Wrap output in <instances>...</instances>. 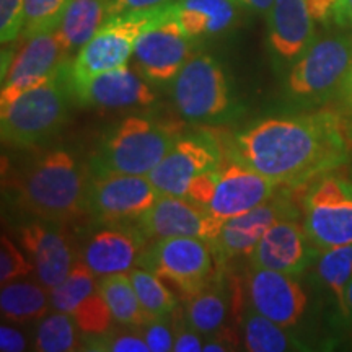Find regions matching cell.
I'll use <instances>...</instances> for the list:
<instances>
[{
  "instance_id": "1",
  "label": "cell",
  "mask_w": 352,
  "mask_h": 352,
  "mask_svg": "<svg viewBox=\"0 0 352 352\" xmlns=\"http://www.w3.org/2000/svg\"><path fill=\"white\" fill-rule=\"evenodd\" d=\"M346 121L336 109H302L270 116L233 134L228 157L280 186H302L347 165Z\"/></svg>"
},
{
  "instance_id": "2",
  "label": "cell",
  "mask_w": 352,
  "mask_h": 352,
  "mask_svg": "<svg viewBox=\"0 0 352 352\" xmlns=\"http://www.w3.org/2000/svg\"><path fill=\"white\" fill-rule=\"evenodd\" d=\"M88 173L64 148L43 153L19 179L16 204L36 219L56 223L74 222L88 215Z\"/></svg>"
},
{
  "instance_id": "3",
  "label": "cell",
  "mask_w": 352,
  "mask_h": 352,
  "mask_svg": "<svg viewBox=\"0 0 352 352\" xmlns=\"http://www.w3.org/2000/svg\"><path fill=\"white\" fill-rule=\"evenodd\" d=\"M179 132L175 126L145 116L124 118L111 127L91 153L90 176H147L171 151Z\"/></svg>"
},
{
  "instance_id": "4",
  "label": "cell",
  "mask_w": 352,
  "mask_h": 352,
  "mask_svg": "<svg viewBox=\"0 0 352 352\" xmlns=\"http://www.w3.org/2000/svg\"><path fill=\"white\" fill-rule=\"evenodd\" d=\"M72 60H67L54 77L32 88L10 107L0 109L2 142L28 148L54 138L69 120L74 100Z\"/></svg>"
},
{
  "instance_id": "5",
  "label": "cell",
  "mask_w": 352,
  "mask_h": 352,
  "mask_svg": "<svg viewBox=\"0 0 352 352\" xmlns=\"http://www.w3.org/2000/svg\"><path fill=\"white\" fill-rule=\"evenodd\" d=\"M352 64V33L331 32L316 36L289 69L284 100L296 109H316L336 100Z\"/></svg>"
},
{
  "instance_id": "6",
  "label": "cell",
  "mask_w": 352,
  "mask_h": 352,
  "mask_svg": "<svg viewBox=\"0 0 352 352\" xmlns=\"http://www.w3.org/2000/svg\"><path fill=\"white\" fill-rule=\"evenodd\" d=\"M170 15L171 3L152 10L124 12L109 16L72 60V87L82 85L100 74L124 67L134 56L139 38Z\"/></svg>"
},
{
  "instance_id": "7",
  "label": "cell",
  "mask_w": 352,
  "mask_h": 352,
  "mask_svg": "<svg viewBox=\"0 0 352 352\" xmlns=\"http://www.w3.org/2000/svg\"><path fill=\"white\" fill-rule=\"evenodd\" d=\"M173 101L184 120L215 124L232 120L236 108L222 64L209 54H196L173 80Z\"/></svg>"
},
{
  "instance_id": "8",
  "label": "cell",
  "mask_w": 352,
  "mask_h": 352,
  "mask_svg": "<svg viewBox=\"0 0 352 352\" xmlns=\"http://www.w3.org/2000/svg\"><path fill=\"white\" fill-rule=\"evenodd\" d=\"M302 223L320 252L352 245V178L329 171L311 179L302 197Z\"/></svg>"
},
{
  "instance_id": "9",
  "label": "cell",
  "mask_w": 352,
  "mask_h": 352,
  "mask_svg": "<svg viewBox=\"0 0 352 352\" xmlns=\"http://www.w3.org/2000/svg\"><path fill=\"white\" fill-rule=\"evenodd\" d=\"M138 266L173 284L188 298L209 283L217 264L209 241L171 236L148 241Z\"/></svg>"
},
{
  "instance_id": "10",
  "label": "cell",
  "mask_w": 352,
  "mask_h": 352,
  "mask_svg": "<svg viewBox=\"0 0 352 352\" xmlns=\"http://www.w3.org/2000/svg\"><path fill=\"white\" fill-rule=\"evenodd\" d=\"M160 196L147 176H91L87 209L98 223H134L155 204Z\"/></svg>"
},
{
  "instance_id": "11",
  "label": "cell",
  "mask_w": 352,
  "mask_h": 352,
  "mask_svg": "<svg viewBox=\"0 0 352 352\" xmlns=\"http://www.w3.org/2000/svg\"><path fill=\"white\" fill-rule=\"evenodd\" d=\"M298 217H300L298 208L285 196V192H280V195L276 192L270 201L252 209L250 212L226 220L217 236L209 241L215 264L217 267H223L232 259L250 256L264 233L276 222Z\"/></svg>"
},
{
  "instance_id": "12",
  "label": "cell",
  "mask_w": 352,
  "mask_h": 352,
  "mask_svg": "<svg viewBox=\"0 0 352 352\" xmlns=\"http://www.w3.org/2000/svg\"><path fill=\"white\" fill-rule=\"evenodd\" d=\"M223 165V151L214 135H188L176 140L147 178L160 195L186 197L196 176Z\"/></svg>"
},
{
  "instance_id": "13",
  "label": "cell",
  "mask_w": 352,
  "mask_h": 352,
  "mask_svg": "<svg viewBox=\"0 0 352 352\" xmlns=\"http://www.w3.org/2000/svg\"><path fill=\"white\" fill-rule=\"evenodd\" d=\"M70 60L56 33H41L26 38V43L12 57L2 76L0 109H6L32 88L47 82Z\"/></svg>"
},
{
  "instance_id": "14",
  "label": "cell",
  "mask_w": 352,
  "mask_h": 352,
  "mask_svg": "<svg viewBox=\"0 0 352 352\" xmlns=\"http://www.w3.org/2000/svg\"><path fill=\"white\" fill-rule=\"evenodd\" d=\"M196 39L182 28L173 16L152 26L139 38L134 50L135 67L147 82L175 80L195 56Z\"/></svg>"
},
{
  "instance_id": "15",
  "label": "cell",
  "mask_w": 352,
  "mask_h": 352,
  "mask_svg": "<svg viewBox=\"0 0 352 352\" xmlns=\"http://www.w3.org/2000/svg\"><path fill=\"white\" fill-rule=\"evenodd\" d=\"M297 277L252 267L246 279L250 308L290 331L297 329L310 308V296Z\"/></svg>"
},
{
  "instance_id": "16",
  "label": "cell",
  "mask_w": 352,
  "mask_h": 352,
  "mask_svg": "<svg viewBox=\"0 0 352 352\" xmlns=\"http://www.w3.org/2000/svg\"><path fill=\"white\" fill-rule=\"evenodd\" d=\"M134 223L148 241L171 236L210 241L217 236L223 222L188 197L160 195L155 204Z\"/></svg>"
},
{
  "instance_id": "17",
  "label": "cell",
  "mask_w": 352,
  "mask_h": 352,
  "mask_svg": "<svg viewBox=\"0 0 352 352\" xmlns=\"http://www.w3.org/2000/svg\"><path fill=\"white\" fill-rule=\"evenodd\" d=\"M51 302L57 311L70 315L87 336H98L113 329L114 318L98 287V277L80 261L60 284L51 289Z\"/></svg>"
},
{
  "instance_id": "18",
  "label": "cell",
  "mask_w": 352,
  "mask_h": 352,
  "mask_svg": "<svg viewBox=\"0 0 352 352\" xmlns=\"http://www.w3.org/2000/svg\"><path fill=\"white\" fill-rule=\"evenodd\" d=\"M19 239L38 280L50 290L63 283L78 261L70 236L56 222L32 220L20 227Z\"/></svg>"
},
{
  "instance_id": "19",
  "label": "cell",
  "mask_w": 352,
  "mask_h": 352,
  "mask_svg": "<svg viewBox=\"0 0 352 352\" xmlns=\"http://www.w3.org/2000/svg\"><path fill=\"white\" fill-rule=\"evenodd\" d=\"M320 250L308 239L298 219L279 220L263 235L250 254V264L258 270H271L300 276L315 264Z\"/></svg>"
},
{
  "instance_id": "20",
  "label": "cell",
  "mask_w": 352,
  "mask_h": 352,
  "mask_svg": "<svg viewBox=\"0 0 352 352\" xmlns=\"http://www.w3.org/2000/svg\"><path fill=\"white\" fill-rule=\"evenodd\" d=\"M279 186V183L253 170L252 166L232 160L230 164L220 166L208 210L214 217L226 222L270 201Z\"/></svg>"
},
{
  "instance_id": "21",
  "label": "cell",
  "mask_w": 352,
  "mask_h": 352,
  "mask_svg": "<svg viewBox=\"0 0 352 352\" xmlns=\"http://www.w3.org/2000/svg\"><path fill=\"white\" fill-rule=\"evenodd\" d=\"M147 243L135 223H104L85 241L78 259L100 279L138 267Z\"/></svg>"
},
{
  "instance_id": "22",
  "label": "cell",
  "mask_w": 352,
  "mask_h": 352,
  "mask_svg": "<svg viewBox=\"0 0 352 352\" xmlns=\"http://www.w3.org/2000/svg\"><path fill=\"white\" fill-rule=\"evenodd\" d=\"M314 16L303 0H274L267 12V46L279 69H290L316 39Z\"/></svg>"
},
{
  "instance_id": "23",
  "label": "cell",
  "mask_w": 352,
  "mask_h": 352,
  "mask_svg": "<svg viewBox=\"0 0 352 352\" xmlns=\"http://www.w3.org/2000/svg\"><path fill=\"white\" fill-rule=\"evenodd\" d=\"M74 100L82 107L122 109L151 107L157 95L140 74L124 65L74 87Z\"/></svg>"
},
{
  "instance_id": "24",
  "label": "cell",
  "mask_w": 352,
  "mask_h": 352,
  "mask_svg": "<svg viewBox=\"0 0 352 352\" xmlns=\"http://www.w3.org/2000/svg\"><path fill=\"white\" fill-rule=\"evenodd\" d=\"M236 7L233 0H175L171 16L197 39L230 30L236 20Z\"/></svg>"
},
{
  "instance_id": "25",
  "label": "cell",
  "mask_w": 352,
  "mask_h": 352,
  "mask_svg": "<svg viewBox=\"0 0 352 352\" xmlns=\"http://www.w3.org/2000/svg\"><path fill=\"white\" fill-rule=\"evenodd\" d=\"M228 292V280L220 272H215L204 287L186 298L184 316L202 336H210L228 327L227 320L232 308Z\"/></svg>"
},
{
  "instance_id": "26",
  "label": "cell",
  "mask_w": 352,
  "mask_h": 352,
  "mask_svg": "<svg viewBox=\"0 0 352 352\" xmlns=\"http://www.w3.org/2000/svg\"><path fill=\"white\" fill-rule=\"evenodd\" d=\"M108 19L109 2L107 0H72L54 33L64 51L72 56V52L80 51L95 36Z\"/></svg>"
},
{
  "instance_id": "27",
  "label": "cell",
  "mask_w": 352,
  "mask_h": 352,
  "mask_svg": "<svg viewBox=\"0 0 352 352\" xmlns=\"http://www.w3.org/2000/svg\"><path fill=\"white\" fill-rule=\"evenodd\" d=\"M51 307V290L41 283L16 279L2 285L0 310L3 320H10L13 323L43 320Z\"/></svg>"
},
{
  "instance_id": "28",
  "label": "cell",
  "mask_w": 352,
  "mask_h": 352,
  "mask_svg": "<svg viewBox=\"0 0 352 352\" xmlns=\"http://www.w3.org/2000/svg\"><path fill=\"white\" fill-rule=\"evenodd\" d=\"M314 267L316 283L328 294L338 315L346 323V292L352 280V245L320 252Z\"/></svg>"
},
{
  "instance_id": "29",
  "label": "cell",
  "mask_w": 352,
  "mask_h": 352,
  "mask_svg": "<svg viewBox=\"0 0 352 352\" xmlns=\"http://www.w3.org/2000/svg\"><path fill=\"white\" fill-rule=\"evenodd\" d=\"M241 338L245 351L250 352H285L305 351L308 344L290 329L259 315L253 308L246 311L241 321Z\"/></svg>"
},
{
  "instance_id": "30",
  "label": "cell",
  "mask_w": 352,
  "mask_h": 352,
  "mask_svg": "<svg viewBox=\"0 0 352 352\" xmlns=\"http://www.w3.org/2000/svg\"><path fill=\"white\" fill-rule=\"evenodd\" d=\"M101 296L107 300V305L111 311L114 323L121 327L139 329L145 327L152 318L144 310L134 285L129 279V272L104 276L98 279Z\"/></svg>"
},
{
  "instance_id": "31",
  "label": "cell",
  "mask_w": 352,
  "mask_h": 352,
  "mask_svg": "<svg viewBox=\"0 0 352 352\" xmlns=\"http://www.w3.org/2000/svg\"><path fill=\"white\" fill-rule=\"evenodd\" d=\"M80 328L64 311L46 315L36 328L34 349L39 352H70L80 349Z\"/></svg>"
},
{
  "instance_id": "32",
  "label": "cell",
  "mask_w": 352,
  "mask_h": 352,
  "mask_svg": "<svg viewBox=\"0 0 352 352\" xmlns=\"http://www.w3.org/2000/svg\"><path fill=\"white\" fill-rule=\"evenodd\" d=\"M129 279L134 285L144 310L152 320L166 318L176 311V298L171 290L165 285V280L160 279L144 267H134L129 271Z\"/></svg>"
},
{
  "instance_id": "33",
  "label": "cell",
  "mask_w": 352,
  "mask_h": 352,
  "mask_svg": "<svg viewBox=\"0 0 352 352\" xmlns=\"http://www.w3.org/2000/svg\"><path fill=\"white\" fill-rule=\"evenodd\" d=\"M72 0H25V39L59 28Z\"/></svg>"
},
{
  "instance_id": "34",
  "label": "cell",
  "mask_w": 352,
  "mask_h": 352,
  "mask_svg": "<svg viewBox=\"0 0 352 352\" xmlns=\"http://www.w3.org/2000/svg\"><path fill=\"white\" fill-rule=\"evenodd\" d=\"M33 263L25 256V250L3 233L0 241V283L7 284L32 274Z\"/></svg>"
},
{
  "instance_id": "35",
  "label": "cell",
  "mask_w": 352,
  "mask_h": 352,
  "mask_svg": "<svg viewBox=\"0 0 352 352\" xmlns=\"http://www.w3.org/2000/svg\"><path fill=\"white\" fill-rule=\"evenodd\" d=\"M88 351L103 352H151L140 333H111V329L98 336H88Z\"/></svg>"
},
{
  "instance_id": "36",
  "label": "cell",
  "mask_w": 352,
  "mask_h": 352,
  "mask_svg": "<svg viewBox=\"0 0 352 352\" xmlns=\"http://www.w3.org/2000/svg\"><path fill=\"white\" fill-rule=\"evenodd\" d=\"M25 0H0V41H16L23 33Z\"/></svg>"
},
{
  "instance_id": "37",
  "label": "cell",
  "mask_w": 352,
  "mask_h": 352,
  "mask_svg": "<svg viewBox=\"0 0 352 352\" xmlns=\"http://www.w3.org/2000/svg\"><path fill=\"white\" fill-rule=\"evenodd\" d=\"M168 318V316H166ZM166 318H155L148 321L140 329L151 352H168L175 346V329Z\"/></svg>"
},
{
  "instance_id": "38",
  "label": "cell",
  "mask_w": 352,
  "mask_h": 352,
  "mask_svg": "<svg viewBox=\"0 0 352 352\" xmlns=\"http://www.w3.org/2000/svg\"><path fill=\"white\" fill-rule=\"evenodd\" d=\"M175 329V352H201L204 349V341L201 340V333L196 331L188 323L186 316H178V324H173Z\"/></svg>"
},
{
  "instance_id": "39",
  "label": "cell",
  "mask_w": 352,
  "mask_h": 352,
  "mask_svg": "<svg viewBox=\"0 0 352 352\" xmlns=\"http://www.w3.org/2000/svg\"><path fill=\"white\" fill-rule=\"evenodd\" d=\"M219 170L220 168H215L196 176V178L191 182V184H189L188 196H186L188 199H191L192 202H196V204L199 206H204V208L208 209L209 202L214 196L215 184H217V179H219Z\"/></svg>"
},
{
  "instance_id": "40",
  "label": "cell",
  "mask_w": 352,
  "mask_h": 352,
  "mask_svg": "<svg viewBox=\"0 0 352 352\" xmlns=\"http://www.w3.org/2000/svg\"><path fill=\"white\" fill-rule=\"evenodd\" d=\"M175 0H111L109 2V16L124 12H139L152 10V8H162L173 3Z\"/></svg>"
},
{
  "instance_id": "41",
  "label": "cell",
  "mask_w": 352,
  "mask_h": 352,
  "mask_svg": "<svg viewBox=\"0 0 352 352\" xmlns=\"http://www.w3.org/2000/svg\"><path fill=\"white\" fill-rule=\"evenodd\" d=\"M316 23H329L334 19L340 0H303Z\"/></svg>"
},
{
  "instance_id": "42",
  "label": "cell",
  "mask_w": 352,
  "mask_h": 352,
  "mask_svg": "<svg viewBox=\"0 0 352 352\" xmlns=\"http://www.w3.org/2000/svg\"><path fill=\"white\" fill-rule=\"evenodd\" d=\"M26 349V340L19 329L2 324L0 328V351L2 352H21Z\"/></svg>"
},
{
  "instance_id": "43",
  "label": "cell",
  "mask_w": 352,
  "mask_h": 352,
  "mask_svg": "<svg viewBox=\"0 0 352 352\" xmlns=\"http://www.w3.org/2000/svg\"><path fill=\"white\" fill-rule=\"evenodd\" d=\"M336 111L341 114H351L352 113V64L349 70H347V76L342 82L340 94L336 96Z\"/></svg>"
},
{
  "instance_id": "44",
  "label": "cell",
  "mask_w": 352,
  "mask_h": 352,
  "mask_svg": "<svg viewBox=\"0 0 352 352\" xmlns=\"http://www.w3.org/2000/svg\"><path fill=\"white\" fill-rule=\"evenodd\" d=\"M333 21L342 28H346V26L352 28V0H340L338 2Z\"/></svg>"
},
{
  "instance_id": "45",
  "label": "cell",
  "mask_w": 352,
  "mask_h": 352,
  "mask_svg": "<svg viewBox=\"0 0 352 352\" xmlns=\"http://www.w3.org/2000/svg\"><path fill=\"white\" fill-rule=\"evenodd\" d=\"M233 2L239 7L246 8V10L258 13V15H267L274 0H233Z\"/></svg>"
},
{
  "instance_id": "46",
  "label": "cell",
  "mask_w": 352,
  "mask_h": 352,
  "mask_svg": "<svg viewBox=\"0 0 352 352\" xmlns=\"http://www.w3.org/2000/svg\"><path fill=\"white\" fill-rule=\"evenodd\" d=\"M346 327L351 329L352 331V280L349 284V287H347V292H346Z\"/></svg>"
},
{
  "instance_id": "47",
  "label": "cell",
  "mask_w": 352,
  "mask_h": 352,
  "mask_svg": "<svg viewBox=\"0 0 352 352\" xmlns=\"http://www.w3.org/2000/svg\"><path fill=\"white\" fill-rule=\"evenodd\" d=\"M346 121V131H347V138H349L351 144H352V113L347 114V120Z\"/></svg>"
},
{
  "instance_id": "48",
  "label": "cell",
  "mask_w": 352,
  "mask_h": 352,
  "mask_svg": "<svg viewBox=\"0 0 352 352\" xmlns=\"http://www.w3.org/2000/svg\"><path fill=\"white\" fill-rule=\"evenodd\" d=\"M347 165H349V171H351V176H352V147H351V153H349V162H347Z\"/></svg>"
},
{
  "instance_id": "49",
  "label": "cell",
  "mask_w": 352,
  "mask_h": 352,
  "mask_svg": "<svg viewBox=\"0 0 352 352\" xmlns=\"http://www.w3.org/2000/svg\"><path fill=\"white\" fill-rule=\"evenodd\" d=\"M107 2H111V0H107Z\"/></svg>"
}]
</instances>
